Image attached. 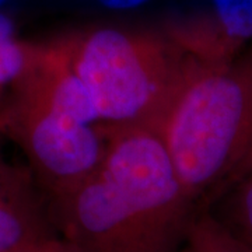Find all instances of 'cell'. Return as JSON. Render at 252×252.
<instances>
[{"label": "cell", "mask_w": 252, "mask_h": 252, "mask_svg": "<svg viewBox=\"0 0 252 252\" xmlns=\"http://www.w3.org/2000/svg\"><path fill=\"white\" fill-rule=\"evenodd\" d=\"M97 171L48 199L56 234L74 252H178L200 207L189 198L158 132L107 126Z\"/></svg>", "instance_id": "cell-1"}, {"label": "cell", "mask_w": 252, "mask_h": 252, "mask_svg": "<svg viewBox=\"0 0 252 252\" xmlns=\"http://www.w3.org/2000/svg\"><path fill=\"white\" fill-rule=\"evenodd\" d=\"M157 132L189 198L210 206L252 143V42L227 62L195 58Z\"/></svg>", "instance_id": "cell-2"}, {"label": "cell", "mask_w": 252, "mask_h": 252, "mask_svg": "<svg viewBox=\"0 0 252 252\" xmlns=\"http://www.w3.org/2000/svg\"><path fill=\"white\" fill-rule=\"evenodd\" d=\"M56 38L107 126L157 130L195 61L168 32L99 27Z\"/></svg>", "instance_id": "cell-3"}, {"label": "cell", "mask_w": 252, "mask_h": 252, "mask_svg": "<svg viewBox=\"0 0 252 252\" xmlns=\"http://www.w3.org/2000/svg\"><path fill=\"white\" fill-rule=\"evenodd\" d=\"M0 137L14 144L46 200L98 170L107 153L102 125H87L16 79L0 93Z\"/></svg>", "instance_id": "cell-4"}, {"label": "cell", "mask_w": 252, "mask_h": 252, "mask_svg": "<svg viewBox=\"0 0 252 252\" xmlns=\"http://www.w3.org/2000/svg\"><path fill=\"white\" fill-rule=\"evenodd\" d=\"M45 193L24 161L6 152L0 137V252H13L55 237Z\"/></svg>", "instance_id": "cell-5"}, {"label": "cell", "mask_w": 252, "mask_h": 252, "mask_svg": "<svg viewBox=\"0 0 252 252\" xmlns=\"http://www.w3.org/2000/svg\"><path fill=\"white\" fill-rule=\"evenodd\" d=\"M207 17L182 26L190 51L206 62H227L252 42V0H210Z\"/></svg>", "instance_id": "cell-6"}, {"label": "cell", "mask_w": 252, "mask_h": 252, "mask_svg": "<svg viewBox=\"0 0 252 252\" xmlns=\"http://www.w3.org/2000/svg\"><path fill=\"white\" fill-rule=\"evenodd\" d=\"M178 252H252L206 207L193 215Z\"/></svg>", "instance_id": "cell-7"}, {"label": "cell", "mask_w": 252, "mask_h": 252, "mask_svg": "<svg viewBox=\"0 0 252 252\" xmlns=\"http://www.w3.org/2000/svg\"><path fill=\"white\" fill-rule=\"evenodd\" d=\"M206 209L252 248V174L238 181Z\"/></svg>", "instance_id": "cell-8"}, {"label": "cell", "mask_w": 252, "mask_h": 252, "mask_svg": "<svg viewBox=\"0 0 252 252\" xmlns=\"http://www.w3.org/2000/svg\"><path fill=\"white\" fill-rule=\"evenodd\" d=\"M30 41L21 39L14 23L0 11V93L6 90L26 67Z\"/></svg>", "instance_id": "cell-9"}, {"label": "cell", "mask_w": 252, "mask_h": 252, "mask_svg": "<svg viewBox=\"0 0 252 252\" xmlns=\"http://www.w3.org/2000/svg\"><path fill=\"white\" fill-rule=\"evenodd\" d=\"M13 252H74L67 245V244L63 241L59 235H55L51 238H46L44 241H39V243L31 244L27 247H23L20 250H16Z\"/></svg>", "instance_id": "cell-10"}, {"label": "cell", "mask_w": 252, "mask_h": 252, "mask_svg": "<svg viewBox=\"0 0 252 252\" xmlns=\"http://www.w3.org/2000/svg\"><path fill=\"white\" fill-rule=\"evenodd\" d=\"M252 174V143L251 146H250V149H248V152H247V154H245V157L243 158V161H241V164L238 165V168L235 170V172L231 175V178H230V181H228V184L225 185L224 190L221 192V195L224 193L225 190H228V189L231 188L233 185H235L238 181H241L243 178H245V177H248V175H251ZM220 195V196H221ZM219 196V198H220Z\"/></svg>", "instance_id": "cell-11"}, {"label": "cell", "mask_w": 252, "mask_h": 252, "mask_svg": "<svg viewBox=\"0 0 252 252\" xmlns=\"http://www.w3.org/2000/svg\"><path fill=\"white\" fill-rule=\"evenodd\" d=\"M101 4H104L105 7L115 10H126L137 7L140 4H143L149 0H98Z\"/></svg>", "instance_id": "cell-12"}, {"label": "cell", "mask_w": 252, "mask_h": 252, "mask_svg": "<svg viewBox=\"0 0 252 252\" xmlns=\"http://www.w3.org/2000/svg\"><path fill=\"white\" fill-rule=\"evenodd\" d=\"M6 1H7V0H0V6H1V4H4Z\"/></svg>", "instance_id": "cell-13"}]
</instances>
